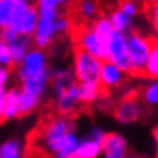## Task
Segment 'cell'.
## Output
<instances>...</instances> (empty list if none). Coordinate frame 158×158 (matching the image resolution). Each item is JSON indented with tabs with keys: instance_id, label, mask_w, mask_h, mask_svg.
Returning a JSON list of instances; mask_svg holds the SVG:
<instances>
[{
	"instance_id": "obj_1",
	"label": "cell",
	"mask_w": 158,
	"mask_h": 158,
	"mask_svg": "<svg viewBox=\"0 0 158 158\" xmlns=\"http://www.w3.org/2000/svg\"><path fill=\"white\" fill-rule=\"evenodd\" d=\"M81 135L76 131V123L69 116L50 118L39 129L34 145L48 158H71Z\"/></svg>"
},
{
	"instance_id": "obj_2",
	"label": "cell",
	"mask_w": 158,
	"mask_h": 158,
	"mask_svg": "<svg viewBox=\"0 0 158 158\" xmlns=\"http://www.w3.org/2000/svg\"><path fill=\"white\" fill-rule=\"evenodd\" d=\"M15 66L18 87L27 95L44 100L47 92L50 90V79H52V66H50L47 50L31 47Z\"/></svg>"
},
{
	"instance_id": "obj_3",
	"label": "cell",
	"mask_w": 158,
	"mask_h": 158,
	"mask_svg": "<svg viewBox=\"0 0 158 158\" xmlns=\"http://www.w3.org/2000/svg\"><path fill=\"white\" fill-rule=\"evenodd\" d=\"M37 8L24 0H0V32L8 29L31 37L37 24Z\"/></svg>"
},
{
	"instance_id": "obj_4",
	"label": "cell",
	"mask_w": 158,
	"mask_h": 158,
	"mask_svg": "<svg viewBox=\"0 0 158 158\" xmlns=\"http://www.w3.org/2000/svg\"><path fill=\"white\" fill-rule=\"evenodd\" d=\"M50 89L53 95V103L58 114L69 116L79 106V85L73 76L71 66H55L52 68V79H50Z\"/></svg>"
},
{
	"instance_id": "obj_5",
	"label": "cell",
	"mask_w": 158,
	"mask_h": 158,
	"mask_svg": "<svg viewBox=\"0 0 158 158\" xmlns=\"http://www.w3.org/2000/svg\"><path fill=\"white\" fill-rule=\"evenodd\" d=\"M153 39L148 35L131 31L126 34V50H127V61H129V73L142 76L143 66L148 58V53L153 47Z\"/></svg>"
},
{
	"instance_id": "obj_6",
	"label": "cell",
	"mask_w": 158,
	"mask_h": 158,
	"mask_svg": "<svg viewBox=\"0 0 158 158\" xmlns=\"http://www.w3.org/2000/svg\"><path fill=\"white\" fill-rule=\"evenodd\" d=\"M37 8V6H35ZM60 10H50V8H37V24L34 27V32L31 35L32 47H37L42 50H47L52 47L56 40V18L60 15Z\"/></svg>"
},
{
	"instance_id": "obj_7",
	"label": "cell",
	"mask_w": 158,
	"mask_h": 158,
	"mask_svg": "<svg viewBox=\"0 0 158 158\" xmlns=\"http://www.w3.org/2000/svg\"><path fill=\"white\" fill-rule=\"evenodd\" d=\"M102 66V60L95 58L85 52L76 50L73 55L71 71L77 84L81 82H98V71Z\"/></svg>"
},
{
	"instance_id": "obj_8",
	"label": "cell",
	"mask_w": 158,
	"mask_h": 158,
	"mask_svg": "<svg viewBox=\"0 0 158 158\" xmlns=\"http://www.w3.org/2000/svg\"><path fill=\"white\" fill-rule=\"evenodd\" d=\"M106 131L100 126H92L82 137H79L77 147L71 158H100Z\"/></svg>"
},
{
	"instance_id": "obj_9",
	"label": "cell",
	"mask_w": 158,
	"mask_h": 158,
	"mask_svg": "<svg viewBox=\"0 0 158 158\" xmlns=\"http://www.w3.org/2000/svg\"><path fill=\"white\" fill-rule=\"evenodd\" d=\"M105 60L114 63L129 74V61L126 50V34L113 31L105 42Z\"/></svg>"
},
{
	"instance_id": "obj_10",
	"label": "cell",
	"mask_w": 158,
	"mask_h": 158,
	"mask_svg": "<svg viewBox=\"0 0 158 158\" xmlns=\"http://www.w3.org/2000/svg\"><path fill=\"white\" fill-rule=\"evenodd\" d=\"M143 114V105L139 97L134 95H126L118 102L114 106V118L119 124H134L142 118Z\"/></svg>"
},
{
	"instance_id": "obj_11",
	"label": "cell",
	"mask_w": 158,
	"mask_h": 158,
	"mask_svg": "<svg viewBox=\"0 0 158 158\" xmlns=\"http://www.w3.org/2000/svg\"><path fill=\"white\" fill-rule=\"evenodd\" d=\"M76 45L77 50L85 52L98 60H105V44L98 35L90 29V26H82L76 31Z\"/></svg>"
},
{
	"instance_id": "obj_12",
	"label": "cell",
	"mask_w": 158,
	"mask_h": 158,
	"mask_svg": "<svg viewBox=\"0 0 158 158\" xmlns=\"http://www.w3.org/2000/svg\"><path fill=\"white\" fill-rule=\"evenodd\" d=\"M126 77H127V73L123 71L119 66H116L114 63L108 60L102 61V66H100V71H98V84L102 89H106V90L119 89L126 82Z\"/></svg>"
},
{
	"instance_id": "obj_13",
	"label": "cell",
	"mask_w": 158,
	"mask_h": 158,
	"mask_svg": "<svg viewBox=\"0 0 158 158\" xmlns=\"http://www.w3.org/2000/svg\"><path fill=\"white\" fill-rule=\"evenodd\" d=\"M131 153L129 142L119 132H106L103 145H102V158H127Z\"/></svg>"
},
{
	"instance_id": "obj_14",
	"label": "cell",
	"mask_w": 158,
	"mask_h": 158,
	"mask_svg": "<svg viewBox=\"0 0 158 158\" xmlns=\"http://www.w3.org/2000/svg\"><path fill=\"white\" fill-rule=\"evenodd\" d=\"M0 39L3 42H6V45L10 48L11 58H13V64H16L21 61V58L27 53V50L32 47L31 37H26V35H18L15 32H11L8 29H5L0 32Z\"/></svg>"
},
{
	"instance_id": "obj_15",
	"label": "cell",
	"mask_w": 158,
	"mask_h": 158,
	"mask_svg": "<svg viewBox=\"0 0 158 158\" xmlns=\"http://www.w3.org/2000/svg\"><path fill=\"white\" fill-rule=\"evenodd\" d=\"M26 143L21 137H8L0 142V158H24Z\"/></svg>"
},
{
	"instance_id": "obj_16",
	"label": "cell",
	"mask_w": 158,
	"mask_h": 158,
	"mask_svg": "<svg viewBox=\"0 0 158 158\" xmlns=\"http://www.w3.org/2000/svg\"><path fill=\"white\" fill-rule=\"evenodd\" d=\"M79 85V100L81 105H92L102 97V87L98 82H81Z\"/></svg>"
},
{
	"instance_id": "obj_17",
	"label": "cell",
	"mask_w": 158,
	"mask_h": 158,
	"mask_svg": "<svg viewBox=\"0 0 158 158\" xmlns=\"http://www.w3.org/2000/svg\"><path fill=\"white\" fill-rule=\"evenodd\" d=\"M106 18H108V21H110L113 31H118V32H123V34H127V32L134 31V21L135 19L126 16L124 13L119 11L118 8H114Z\"/></svg>"
},
{
	"instance_id": "obj_18",
	"label": "cell",
	"mask_w": 158,
	"mask_h": 158,
	"mask_svg": "<svg viewBox=\"0 0 158 158\" xmlns=\"http://www.w3.org/2000/svg\"><path fill=\"white\" fill-rule=\"evenodd\" d=\"M76 10L82 21L90 23L98 16V2L97 0H79Z\"/></svg>"
},
{
	"instance_id": "obj_19",
	"label": "cell",
	"mask_w": 158,
	"mask_h": 158,
	"mask_svg": "<svg viewBox=\"0 0 158 158\" xmlns=\"http://www.w3.org/2000/svg\"><path fill=\"white\" fill-rule=\"evenodd\" d=\"M148 81H153V79L158 77V45L156 42L153 44L152 50L148 53V58L145 61V66H143V74Z\"/></svg>"
},
{
	"instance_id": "obj_20",
	"label": "cell",
	"mask_w": 158,
	"mask_h": 158,
	"mask_svg": "<svg viewBox=\"0 0 158 158\" xmlns=\"http://www.w3.org/2000/svg\"><path fill=\"white\" fill-rule=\"evenodd\" d=\"M90 29L103 40V44L113 32V27H111V24H110V21H108L106 16H97L94 21H90Z\"/></svg>"
},
{
	"instance_id": "obj_21",
	"label": "cell",
	"mask_w": 158,
	"mask_h": 158,
	"mask_svg": "<svg viewBox=\"0 0 158 158\" xmlns=\"http://www.w3.org/2000/svg\"><path fill=\"white\" fill-rule=\"evenodd\" d=\"M140 102H143L147 106H156L158 103V82L156 79L148 81L143 89L140 90Z\"/></svg>"
},
{
	"instance_id": "obj_22",
	"label": "cell",
	"mask_w": 158,
	"mask_h": 158,
	"mask_svg": "<svg viewBox=\"0 0 158 158\" xmlns=\"http://www.w3.org/2000/svg\"><path fill=\"white\" fill-rule=\"evenodd\" d=\"M118 10L123 11L126 16L135 19L139 16V13H140V3L135 2V0H121Z\"/></svg>"
},
{
	"instance_id": "obj_23",
	"label": "cell",
	"mask_w": 158,
	"mask_h": 158,
	"mask_svg": "<svg viewBox=\"0 0 158 158\" xmlns=\"http://www.w3.org/2000/svg\"><path fill=\"white\" fill-rule=\"evenodd\" d=\"M0 66L2 68H11L13 66V58L10 53V48L6 45V42L0 39Z\"/></svg>"
},
{
	"instance_id": "obj_24",
	"label": "cell",
	"mask_w": 158,
	"mask_h": 158,
	"mask_svg": "<svg viewBox=\"0 0 158 158\" xmlns=\"http://www.w3.org/2000/svg\"><path fill=\"white\" fill-rule=\"evenodd\" d=\"M71 0H37L35 6L37 8H50V10H61L66 6Z\"/></svg>"
},
{
	"instance_id": "obj_25",
	"label": "cell",
	"mask_w": 158,
	"mask_h": 158,
	"mask_svg": "<svg viewBox=\"0 0 158 158\" xmlns=\"http://www.w3.org/2000/svg\"><path fill=\"white\" fill-rule=\"evenodd\" d=\"M71 19L68 16H64V15H58V18H56V34L58 35H64V34H68L71 31Z\"/></svg>"
},
{
	"instance_id": "obj_26",
	"label": "cell",
	"mask_w": 158,
	"mask_h": 158,
	"mask_svg": "<svg viewBox=\"0 0 158 158\" xmlns=\"http://www.w3.org/2000/svg\"><path fill=\"white\" fill-rule=\"evenodd\" d=\"M11 79H13L11 68H2L0 66V89H8Z\"/></svg>"
},
{
	"instance_id": "obj_27",
	"label": "cell",
	"mask_w": 158,
	"mask_h": 158,
	"mask_svg": "<svg viewBox=\"0 0 158 158\" xmlns=\"http://www.w3.org/2000/svg\"><path fill=\"white\" fill-rule=\"evenodd\" d=\"M156 16H158V8H156V5H152V8H150V19L155 24H156Z\"/></svg>"
},
{
	"instance_id": "obj_28",
	"label": "cell",
	"mask_w": 158,
	"mask_h": 158,
	"mask_svg": "<svg viewBox=\"0 0 158 158\" xmlns=\"http://www.w3.org/2000/svg\"><path fill=\"white\" fill-rule=\"evenodd\" d=\"M6 89H0V119H2V110H3V100H5Z\"/></svg>"
},
{
	"instance_id": "obj_29",
	"label": "cell",
	"mask_w": 158,
	"mask_h": 158,
	"mask_svg": "<svg viewBox=\"0 0 158 158\" xmlns=\"http://www.w3.org/2000/svg\"><path fill=\"white\" fill-rule=\"evenodd\" d=\"M24 2H27V3H32V5H35V3H37V0H24Z\"/></svg>"
},
{
	"instance_id": "obj_30",
	"label": "cell",
	"mask_w": 158,
	"mask_h": 158,
	"mask_svg": "<svg viewBox=\"0 0 158 158\" xmlns=\"http://www.w3.org/2000/svg\"><path fill=\"white\" fill-rule=\"evenodd\" d=\"M127 158H139V156H137V155H132V153H129V155H127Z\"/></svg>"
},
{
	"instance_id": "obj_31",
	"label": "cell",
	"mask_w": 158,
	"mask_h": 158,
	"mask_svg": "<svg viewBox=\"0 0 158 158\" xmlns=\"http://www.w3.org/2000/svg\"><path fill=\"white\" fill-rule=\"evenodd\" d=\"M135 2H139V3H142V2H147V0H135Z\"/></svg>"
}]
</instances>
